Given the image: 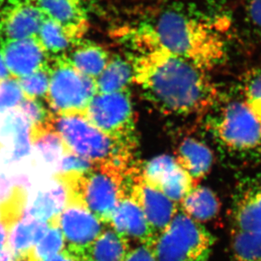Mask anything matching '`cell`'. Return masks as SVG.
Wrapping results in <instances>:
<instances>
[{
	"label": "cell",
	"instance_id": "obj_1",
	"mask_svg": "<svg viewBox=\"0 0 261 261\" xmlns=\"http://www.w3.org/2000/svg\"><path fill=\"white\" fill-rule=\"evenodd\" d=\"M134 84L166 115H190L214 106L218 91L206 71L155 45L133 44Z\"/></svg>",
	"mask_w": 261,
	"mask_h": 261
},
{
	"label": "cell",
	"instance_id": "obj_2",
	"mask_svg": "<svg viewBox=\"0 0 261 261\" xmlns=\"http://www.w3.org/2000/svg\"><path fill=\"white\" fill-rule=\"evenodd\" d=\"M132 44L155 45L205 71L227 57V42L215 23L185 10L168 9L131 30Z\"/></svg>",
	"mask_w": 261,
	"mask_h": 261
},
{
	"label": "cell",
	"instance_id": "obj_3",
	"mask_svg": "<svg viewBox=\"0 0 261 261\" xmlns=\"http://www.w3.org/2000/svg\"><path fill=\"white\" fill-rule=\"evenodd\" d=\"M137 166L95 163L83 172L58 173L57 182L66 190L67 204L85 207L109 225L114 210L128 195Z\"/></svg>",
	"mask_w": 261,
	"mask_h": 261
},
{
	"label": "cell",
	"instance_id": "obj_4",
	"mask_svg": "<svg viewBox=\"0 0 261 261\" xmlns=\"http://www.w3.org/2000/svg\"><path fill=\"white\" fill-rule=\"evenodd\" d=\"M52 121L69 152L97 164L135 163L134 148L107 136L83 114H54Z\"/></svg>",
	"mask_w": 261,
	"mask_h": 261
},
{
	"label": "cell",
	"instance_id": "obj_5",
	"mask_svg": "<svg viewBox=\"0 0 261 261\" xmlns=\"http://www.w3.org/2000/svg\"><path fill=\"white\" fill-rule=\"evenodd\" d=\"M213 244L205 227L179 211L149 246L158 261H207Z\"/></svg>",
	"mask_w": 261,
	"mask_h": 261
},
{
	"label": "cell",
	"instance_id": "obj_6",
	"mask_svg": "<svg viewBox=\"0 0 261 261\" xmlns=\"http://www.w3.org/2000/svg\"><path fill=\"white\" fill-rule=\"evenodd\" d=\"M51 69L49 90L46 101L52 113L83 114L97 94L96 80L82 74L67 55L49 59Z\"/></svg>",
	"mask_w": 261,
	"mask_h": 261
},
{
	"label": "cell",
	"instance_id": "obj_7",
	"mask_svg": "<svg viewBox=\"0 0 261 261\" xmlns=\"http://www.w3.org/2000/svg\"><path fill=\"white\" fill-rule=\"evenodd\" d=\"M85 117L107 136L136 149V118L129 90L96 94Z\"/></svg>",
	"mask_w": 261,
	"mask_h": 261
},
{
	"label": "cell",
	"instance_id": "obj_8",
	"mask_svg": "<svg viewBox=\"0 0 261 261\" xmlns=\"http://www.w3.org/2000/svg\"><path fill=\"white\" fill-rule=\"evenodd\" d=\"M210 127L215 138L228 150L248 152L261 147V122L243 100L226 104Z\"/></svg>",
	"mask_w": 261,
	"mask_h": 261
},
{
	"label": "cell",
	"instance_id": "obj_9",
	"mask_svg": "<svg viewBox=\"0 0 261 261\" xmlns=\"http://www.w3.org/2000/svg\"><path fill=\"white\" fill-rule=\"evenodd\" d=\"M141 172L148 185L178 205L195 187L190 175L177 164L174 156L171 155H158L150 159L141 168Z\"/></svg>",
	"mask_w": 261,
	"mask_h": 261
},
{
	"label": "cell",
	"instance_id": "obj_10",
	"mask_svg": "<svg viewBox=\"0 0 261 261\" xmlns=\"http://www.w3.org/2000/svg\"><path fill=\"white\" fill-rule=\"evenodd\" d=\"M47 18L34 0H0V42L37 36Z\"/></svg>",
	"mask_w": 261,
	"mask_h": 261
},
{
	"label": "cell",
	"instance_id": "obj_11",
	"mask_svg": "<svg viewBox=\"0 0 261 261\" xmlns=\"http://www.w3.org/2000/svg\"><path fill=\"white\" fill-rule=\"evenodd\" d=\"M128 194L141 207L155 238L164 231L179 212L178 204L145 182L140 168L134 173Z\"/></svg>",
	"mask_w": 261,
	"mask_h": 261
},
{
	"label": "cell",
	"instance_id": "obj_12",
	"mask_svg": "<svg viewBox=\"0 0 261 261\" xmlns=\"http://www.w3.org/2000/svg\"><path fill=\"white\" fill-rule=\"evenodd\" d=\"M56 226L61 230L68 249L86 252L108 225L87 208L70 204L60 213Z\"/></svg>",
	"mask_w": 261,
	"mask_h": 261
},
{
	"label": "cell",
	"instance_id": "obj_13",
	"mask_svg": "<svg viewBox=\"0 0 261 261\" xmlns=\"http://www.w3.org/2000/svg\"><path fill=\"white\" fill-rule=\"evenodd\" d=\"M0 51L10 75L15 79L34 73L49 60L37 36L0 42Z\"/></svg>",
	"mask_w": 261,
	"mask_h": 261
},
{
	"label": "cell",
	"instance_id": "obj_14",
	"mask_svg": "<svg viewBox=\"0 0 261 261\" xmlns=\"http://www.w3.org/2000/svg\"><path fill=\"white\" fill-rule=\"evenodd\" d=\"M47 18L61 25L76 43L88 28V13L93 0H34Z\"/></svg>",
	"mask_w": 261,
	"mask_h": 261
},
{
	"label": "cell",
	"instance_id": "obj_15",
	"mask_svg": "<svg viewBox=\"0 0 261 261\" xmlns=\"http://www.w3.org/2000/svg\"><path fill=\"white\" fill-rule=\"evenodd\" d=\"M232 231L261 233V177L238 188L232 208Z\"/></svg>",
	"mask_w": 261,
	"mask_h": 261
},
{
	"label": "cell",
	"instance_id": "obj_16",
	"mask_svg": "<svg viewBox=\"0 0 261 261\" xmlns=\"http://www.w3.org/2000/svg\"><path fill=\"white\" fill-rule=\"evenodd\" d=\"M108 226L130 244L134 242L137 245H150L155 238L142 210L129 194L114 210Z\"/></svg>",
	"mask_w": 261,
	"mask_h": 261
},
{
	"label": "cell",
	"instance_id": "obj_17",
	"mask_svg": "<svg viewBox=\"0 0 261 261\" xmlns=\"http://www.w3.org/2000/svg\"><path fill=\"white\" fill-rule=\"evenodd\" d=\"M177 164L190 175L195 186L209 173L213 153L202 141L188 137L180 142L174 156Z\"/></svg>",
	"mask_w": 261,
	"mask_h": 261
},
{
	"label": "cell",
	"instance_id": "obj_18",
	"mask_svg": "<svg viewBox=\"0 0 261 261\" xmlns=\"http://www.w3.org/2000/svg\"><path fill=\"white\" fill-rule=\"evenodd\" d=\"M67 57L77 70L95 80L111 59L109 53L101 45L83 38L73 45Z\"/></svg>",
	"mask_w": 261,
	"mask_h": 261
},
{
	"label": "cell",
	"instance_id": "obj_19",
	"mask_svg": "<svg viewBox=\"0 0 261 261\" xmlns=\"http://www.w3.org/2000/svg\"><path fill=\"white\" fill-rule=\"evenodd\" d=\"M31 124L15 109L4 116L0 126V137L3 141H9L10 162H18L29 155L31 151L30 140Z\"/></svg>",
	"mask_w": 261,
	"mask_h": 261
},
{
	"label": "cell",
	"instance_id": "obj_20",
	"mask_svg": "<svg viewBox=\"0 0 261 261\" xmlns=\"http://www.w3.org/2000/svg\"><path fill=\"white\" fill-rule=\"evenodd\" d=\"M53 116L45 123L31 126L30 140L44 162L58 166L62 158L70 152L54 126Z\"/></svg>",
	"mask_w": 261,
	"mask_h": 261
},
{
	"label": "cell",
	"instance_id": "obj_21",
	"mask_svg": "<svg viewBox=\"0 0 261 261\" xmlns=\"http://www.w3.org/2000/svg\"><path fill=\"white\" fill-rule=\"evenodd\" d=\"M48 227L49 224L38 222L24 215L9 234L7 249L13 258L21 256L29 252L44 236Z\"/></svg>",
	"mask_w": 261,
	"mask_h": 261
},
{
	"label": "cell",
	"instance_id": "obj_22",
	"mask_svg": "<svg viewBox=\"0 0 261 261\" xmlns=\"http://www.w3.org/2000/svg\"><path fill=\"white\" fill-rule=\"evenodd\" d=\"M57 182L55 188L38 193L33 203L25 210V215L38 222L55 225L67 204L66 190Z\"/></svg>",
	"mask_w": 261,
	"mask_h": 261
},
{
	"label": "cell",
	"instance_id": "obj_23",
	"mask_svg": "<svg viewBox=\"0 0 261 261\" xmlns=\"http://www.w3.org/2000/svg\"><path fill=\"white\" fill-rule=\"evenodd\" d=\"M131 248L128 240L107 226L86 249V254L92 261H123Z\"/></svg>",
	"mask_w": 261,
	"mask_h": 261
},
{
	"label": "cell",
	"instance_id": "obj_24",
	"mask_svg": "<svg viewBox=\"0 0 261 261\" xmlns=\"http://www.w3.org/2000/svg\"><path fill=\"white\" fill-rule=\"evenodd\" d=\"M179 209L190 218L203 223L218 214L220 202L212 190L197 185L181 201Z\"/></svg>",
	"mask_w": 261,
	"mask_h": 261
},
{
	"label": "cell",
	"instance_id": "obj_25",
	"mask_svg": "<svg viewBox=\"0 0 261 261\" xmlns=\"http://www.w3.org/2000/svg\"><path fill=\"white\" fill-rule=\"evenodd\" d=\"M97 93H112L129 90L134 84V69L131 61L114 56L96 80Z\"/></svg>",
	"mask_w": 261,
	"mask_h": 261
},
{
	"label": "cell",
	"instance_id": "obj_26",
	"mask_svg": "<svg viewBox=\"0 0 261 261\" xmlns=\"http://www.w3.org/2000/svg\"><path fill=\"white\" fill-rule=\"evenodd\" d=\"M37 37L49 59L67 55L74 44L61 25L49 18L42 23Z\"/></svg>",
	"mask_w": 261,
	"mask_h": 261
},
{
	"label": "cell",
	"instance_id": "obj_27",
	"mask_svg": "<svg viewBox=\"0 0 261 261\" xmlns=\"http://www.w3.org/2000/svg\"><path fill=\"white\" fill-rule=\"evenodd\" d=\"M27 191L20 184L14 185L9 195L0 201V222L9 231L20 221L27 210Z\"/></svg>",
	"mask_w": 261,
	"mask_h": 261
},
{
	"label": "cell",
	"instance_id": "obj_28",
	"mask_svg": "<svg viewBox=\"0 0 261 261\" xmlns=\"http://www.w3.org/2000/svg\"><path fill=\"white\" fill-rule=\"evenodd\" d=\"M66 248V243L61 230L56 225H50L41 240L27 254L29 261H47L60 254ZM20 257V256H19Z\"/></svg>",
	"mask_w": 261,
	"mask_h": 261
},
{
	"label": "cell",
	"instance_id": "obj_29",
	"mask_svg": "<svg viewBox=\"0 0 261 261\" xmlns=\"http://www.w3.org/2000/svg\"><path fill=\"white\" fill-rule=\"evenodd\" d=\"M229 261H261V233L232 231Z\"/></svg>",
	"mask_w": 261,
	"mask_h": 261
},
{
	"label": "cell",
	"instance_id": "obj_30",
	"mask_svg": "<svg viewBox=\"0 0 261 261\" xmlns=\"http://www.w3.org/2000/svg\"><path fill=\"white\" fill-rule=\"evenodd\" d=\"M51 69L49 60L46 65L32 74L18 79L25 98L46 99L49 90Z\"/></svg>",
	"mask_w": 261,
	"mask_h": 261
},
{
	"label": "cell",
	"instance_id": "obj_31",
	"mask_svg": "<svg viewBox=\"0 0 261 261\" xmlns=\"http://www.w3.org/2000/svg\"><path fill=\"white\" fill-rule=\"evenodd\" d=\"M243 101L261 122V68L250 69L243 82Z\"/></svg>",
	"mask_w": 261,
	"mask_h": 261
},
{
	"label": "cell",
	"instance_id": "obj_32",
	"mask_svg": "<svg viewBox=\"0 0 261 261\" xmlns=\"http://www.w3.org/2000/svg\"><path fill=\"white\" fill-rule=\"evenodd\" d=\"M25 99L18 79L10 77L0 82V117L17 109Z\"/></svg>",
	"mask_w": 261,
	"mask_h": 261
},
{
	"label": "cell",
	"instance_id": "obj_33",
	"mask_svg": "<svg viewBox=\"0 0 261 261\" xmlns=\"http://www.w3.org/2000/svg\"><path fill=\"white\" fill-rule=\"evenodd\" d=\"M16 110L29 122L31 126L47 122L54 114L38 99H24Z\"/></svg>",
	"mask_w": 261,
	"mask_h": 261
},
{
	"label": "cell",
	"instance_id": "obj_34",
	"mask_svg": "<svg viewBox=\"0 0 261 261\" xmlns=\"http://www.w3.org/2000/svg\"><path fill=\"white\" fill-rule=\"evenodd\" d=\"M95 165L93 162L82 158L74 153H68L62 158L58 164V173L66 172H83L92 168Z\"/></svg>",
	"mask_w": 261,
	"mask_h": 261
},
{
	"label": "cell",
	"instance_id": "obj_35",
	"mask_svg": "<svg viewBox=\"0 0 261 261\" xmlns=\"http://www.w3.org/2000/svg\"><path fill=\"white\" fill-rule=\"evenodd\" d=\"M244 5L249 25L261 37V0H244Z\"/></svg>",
	"mask_w": 261,
	"mask_h": 261
},
{
	"label": "cell",
	"instance_id": "obj_36",
	"mask_svg": "<svg viewBox=\"0 0 261 261\" xmlns=\"http://www.w3.org/2000/svg\"><path fill=\"white\" fill-rule=\"evenodd\" d=\"M123 261H158L149 245H136L131 248Z\"/></svg>",
	"mask_w": 261,
	"mask_h": 261
},
{
	"label": "cell",
	"instance_id": "obj_37",
	"mask_svg": "<svg viewBox=\"0 0 261 261\" xmlns=\"http://www.w3.org/2000/svg\"><path fill=\"white\" fill-rule=\"evenodd\" d=\"M86 256L87 254L85 252L75 251L65 248L60 254L47 261H83Z\"/></svg>",
	"mask_w": 261,
	"mask_h": 261
},
{
	"label": "cell",
	"instance_id": "obj_38",
	"mask_svg": "<svg viewBox=\"0 0 261 261\" xmlns=\"http://www.w3.org/2000/svg\"><path fill=\"white\" fill-rule=\"evenodd\" d=\"M25 182V179L17 177L15 178L14 182L12 181V178H9L6 177L5 175H0V201L5 199L10 190H12V185H17V184H21Z\"/></svg>",
	"mask_w": 261,
	"mask_h": 261
},
{
	"label": "cell",
	"instance_id": "obj_39",
	"mask_svg": "<svg viewBox=\"0 0 261 261\" xmlns=\"http://www.w3.org/2000/svg\"><path fill=\"white\" fill-rule=\"evenodd\" d=\"M10 231L5 225L0 222V251L5 250V247L8 245Z\"/></svg>",
	"mask_w": 261,
	"mask_h": 261
},
{
	"label": "cell",
	"instance_id": "obj_40",
	"mask_svg": "<svg viewBox=\"0 0 261 261\" xmlns=\"http://www.w3.org/2000/svg\"><path fill=\"white\" fill-rule=\"evenodd\" d=\"M10 77H11V75H10V71H9L7 66H6V64H5L2 53L0 51V82L8 79Z\"/></svg>",
	"mask_w": 261,
	"mask_h": 261
},
{
	"label": "cell",
	"instance_id": "obj_41",
	"mask_svg": "<svg viewBox=\"0 0 261 261\" xmlns=\"http://www.w3.org/2000/svg\"><path fill=\"white\" fill-rule=\"evenodd\" d=\"M12 254H10L8 249L0 251V261H12Z\"/></svg>",
	"mask_w": 261,
	"mask_h": 261
},
{
	"label": "cell",
	"instance_id": "obj_42",
	"mask_svg": "<svg viewBox=\"0 0 261 261\" xmlns=\"http://www.w3.org/2000/svg\"><path fill=\"white\" fill-rule=\"evenodd\" d=\"M83 261H92V260H91V259H89L88 257L86 256V257H85L84 260H83Z\"/></svg>",
	"mask_w": 261,
	"mask_h": 261
}]
</instances>
